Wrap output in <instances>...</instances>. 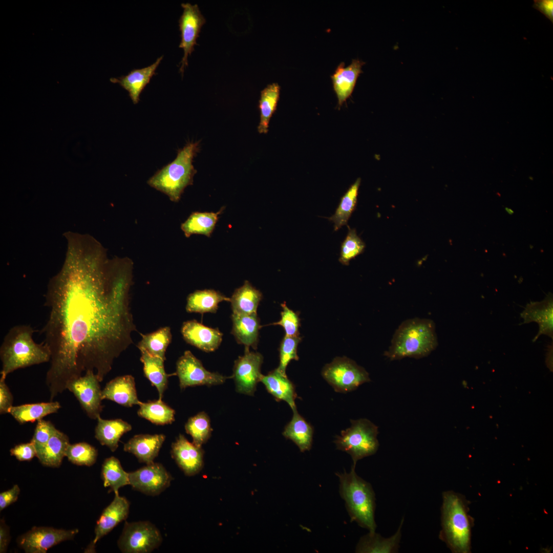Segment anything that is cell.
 I'll list each match as a JSON object with an SVG mask.
<instances>
[{
  "mask_svg": "<svg viewBox=\"0 0 553 553\" xmlns=\"http://www.w3.org/2000/svg\"><path fill=\"white\" fill-rule=\"evenodd\" d=\"M533 247H534V246H532L531 245H530V248L531 249H532V248H533Z\"/></svg>",
  "mask_w": 553,
  "mask_h": 553,
  "instance_id": "52",
  "label": "cell"
},
{
  "mask_svg": "<svg viewBox=\"0 0 553 553\" xmlns=\"http://www.w3.org/2000/svg\"><path fill=\"white\" fill-rule=\"evenodd\" d=\"M60 270L49 281L43 329L51 353L46 383L53 400L82 372L102 381L136 331L131 307L132 262L108 258L93 237L72 231Z\"/></svg>",
  "mask_w": 553,
  "mask_h": 553,
  "instance_id": "1",
  "label": "cell"
},
{
  "mask_svg": "<svg viewBox=\"0 0 553 553\" xmlns=\"http://www.w3.org/2000/svg\"><path fill=\"white\" fill-rule=\"evenodd\" d=\"M138 415L153 423L164 425L172 423L175 420V411L159 399L139 405Z\"/></svg>",
  "mask_w": 553,
  "mask_h": 553,
  "instance_id": "39",
  "label": "cell"
},
{
  "mask_svg": "<svg viewBox=\"0 0 553 553\" xmlns=\"http://www.w3.org/2000/svg\"><path fill=\"white\" fill-rule=\"evenodd\" d=\"M78 529L66 530L52 527L34 526L17 539L18 546L27 553H45L60 542L72 540Z\"/></svg>",
  "mask_w": 553,
  "mask_h": 553,
  "instance_id": "12",
  "label": "cell"
},
{
  "mask_svg": "<svg viewBox=\"0 0 553 553\" xmlns=\"http://www.w3.org/2000/svg\"><path fill=\"white\" fill-rule=\"evenodd\" d=\"M301 341L300 336L292 337L285 335L283 338L279 349L280 363L277 368L282 374L287 375L286 368L292 360H299L297 349Z\"/></svg>",
  "mask_w": 553,
  "mask_h": 553,
  "instance_id": "43",
  "label": "cell"
},
{
  "mask_svg": "<svg viewBox=\"0 0 553 553\" xmlns=\"http://www.w3.org/2000/svg\"><path fill=\"white\" fill-rule=\"evenodd\" d=\"M227 297L220 292L212 289L197 290L187 296L186 310L188 312L204 313H215L218 304L223 301H229Z\"/></svg>",
  "mask_w": 553,
  "mask_h": 553,
  "instance_id": "31",
  "label": "cell"
},
{
  "mask_svg": "<svg viewBox=\"0 0 553 553\" xmlns=\"http://www.w3.org/2000/svg\"><path fill=\"white\" fill-rule=\"evenodd\" d=\"M336 475L339 481V494L351 521L369 531H375V495L371 484L356 473L353 465L350 472L345 471Z\"/></svg>",
  "mask_w": 553,
  "mask_h": 553,
  "instance_id": "5",
  "label": "cell"
},
{
  "mask_svg": "<svg viewBox=\"0 0 553 553\" xmlns=\"http://www.w3.org/2000/svg\"><path fill=\"white\" fill-rule=\"evenodd\" d=\"M348 228L347 235L341 245L339 258V262L345 265H348L352 259L361 254L366 247L365 243L357 235L356 230Z\"/></svg>",
  "mask_w": 553,
  "mask_h": 553,
  "instance_id": "42",
  "label": "cell"
},
{
  "mask_svg": "<svg viewBox=\"0 0 553 553\" xmlns=\"http://www.w3.org/2000/svg\"><path fill=\"white\" fill-rule=\"evenodd\" d=\"M101 477L104 487L110 491L118 492L120 487L130 485L129 473L125 472L118 459L114 456L106 458L101 467Z\"/></svg>",
  "mask_w": 553,
  "mask_h": 553,
  "instance_id": "35",
  "label": "cell"
},
{
  "mask_svg": "<svg viewBox=\"0 0 553 553\" xmlns=\"http://www.w3.org/2000/svg\"><path fill=\"white\" fill-rule=\"evenodd\" d=\"M162 540L160 530L151 522L125 521L117 545L123 553H148L158 548Z\"/></svg>",
  "mask_w": 553,
  "mask_h": 553,
  "instance_id": "9",
  "label": "cell"
},
{
  "mask_svg": "<svg viewBox=\"0 0 553 553\" xmlns=\"http://www.w3.org/2000/svg\"><path fill=\"white\" fill-rule=\"evenodd\" d=\"M485 251L486 252H487V250H485Z\"/></svg>",
  "mask_w": 553,
  "mask_h": 553,
  "instance_id": "53",
  "label": "cell"
},
{
  "mask_svg": "<svg viewBox=\"0 0 553 553\" xmlns=\"http://www.w3.org/2000/svg\"><path fill=\"white\" fill-rule=\"evenodd\" d=\"M260 382L277 401H285L292 411L296 409L295 400L297 395L295 387L287 375L282 374L276 368L266 375H262Z\"/></svg>",
  "mask_w": 553,
  "mask_h": 553,
  "instance_id": "24",
  "label": "cell"
},
{
  "mask_svg": "<svg viewBox=\"0 0 553 553\" xmlns=\"http://www.w3.org/2000/svg\"><path fill=\"white\" fill-rule=\"evenodd\" d=\"M220 212L221 210L217 213L193 212L186 221L182 224L181 229L186 237H189L193 234L210 237L217 222Z\"/></svg>",
  "mask_w": 553,
  "mask_h": 553,
  "instance_id": "38",
  "label": "cell"
},
{
  "mask_svg": "<svg viewBox=\"0 0 553 553\" xmlns=\"http://www.w3.org/2000/svg\"><path fill=\"white\" fill-rule=\"evenodd\" d=\"M282 311L281 312V318L279 322L272 324L274 325L281 326L284 329L285 335L288 336H299V327L300 319L299 313L289 309L285 303L281 304Z\"/></svg>",
  "mask_w": 553,
  "mask_h": 553,
  "instance_id": "44",
  "label": "cell"
},
{
  "mask_svg": "<svg viewBox=\"0 0 553 553\" xmlns=\"http://www.w3.org/2000/svg\"><path fill=\"white\" fill-rule=\"evenodd\" d=\"M99 382L94 372L89 370L84 375L70 382L67 387L77 398L87 415L93 419L100 416L103 408Z\"/></svg>",
  "mask_w": 553,
  "mask_h": 553,
  "instance_id": "13",
  "label": "cell"
},
{
  "mask_svg": "<svg viewBox=\"0 0 553 553\" xmlns=\"http://www.w3.org/2000/svg\"><path fill=\"white\" fill-rule=\"evenodd\" d=\"M505 210L509 215H513L514 213V211L511 208H508V207H505Z\"/></svg>",
  "mask_w": 553,
  "mask_h": 553,
  "instance_id": "51",
  "label": "cell"
},
{
  "mask_svg": "<svg viewBox=\"0 0 553 553\" xmlns=\"http://www.w3.org/2000/svg\"><path fill=\"white\" fill-rule=\"evenodd\" d=\"M523 319V324L534 322L539 325L538 334L533 339L536 341L542 334L546 335L552 338L553 336V298L549 293L541 302H531L527 304L521 313Z\"/></svg>",
  "mask_w": 553,
  "mask_h": 553,
  "instance_id": "19",
  "label": "cell"
},
{
  "mask_svg": "<svg viewBox=\"0 0 553 553\" xmlns=\"http://www.w3.org/2000/svg\"><path fill=\"white\" fill-rule=\"evenodd\" d=\"M140 334L142 338L137 346L140 351L165 360L166 350L172 338L170 327L165 326L152 333Z\"/></svg>",
  "mask_w": 553,
  "mask_h": 553,
  "instance_id": "34",
  "label": "cell"
},
{
  "mask_svg": "<svg viewBox=\"0 0 553 553\" xmlns=\"http://www.w3.org/2000/svg\"><path fill=\"white\" fill-rule=\"evenodd\" d=\"M11 456H14L20 461H29L35 456L36 457V450L32 442L21 443L15 445L10 450Z\"/></svg>",
  "mask_w": 553,
  "mask_h": 553,
  "instance_id": "46",
  "label": "cell"
},
{
  "mask_svg": "<svg viewBox=\"0 0 553 553\" xmlns=\"http://www.w3.org/2000/svg\"><path fill=\"white\" fill-rule=\"evenodd\" d=\"M438 345L434 322L427 318L404 321L396 330L384 355L390 360L428 356Z\"/></svg>",
  "mask_w": 553,
  "mask_h": 553,
  "instance_id": "3",
  "label": "cell"
},
{
  "mask_svg": "<svg viewBox=\"0 0 553 553\" xmlns=\"http://www.w3.org/2000/svg\"><path fill=\"white\" fill-rule=\"evenodd\" d=\"M533 7L543 13L553 23V1L534 0Z\"/></svg>",
  "mask_w": 553,
  "mask_h": 553,
  "instance_id": "49",
  "label": "cell"
},
{
  "mask_svg": "<svg viewBox=\"0 0 553 553\" xmlns=\"http://www.w3.org/2000/svg\"><path fill=\"white\" fill-rule=\"evenodd\" d=\"M69 444L68 436L56 429L45 446L37 452L36 457L43 465L58 467L66 457Z\"/></svg>",
  "mask_w": 553,
  "mask_h": 553,
  "instance_id": "29",
  "label": "cell"
},
{
  "mask_svg": "<svg viewBox=\"0 0 553 553\" xmlns=\"http://www.w3.org/2000/svg\"><path fill=\"white\" fill-rule=\"evenodd\" d=\"M181 332L186 343L206 352L216 350L222 340L223 334L218 328L207 327L195 320L184 322Z\"/></svg>",
  "mask_w": 553,
  "mask_h": 553,
  "instance_id": "16",
  "label": "cell"
},
{
  "mask_svg": "<svg viewBox=\"0 0 553 553\" xmlns=\"http://www.w3.org/2000/svg\"><path fill=\"white\" fill-rule=\"evenodd\" d=\"M129 475L130 485L133 489L153 496L166 490L173 480L162 464L154 462L129 473Z\"/></svg>",
  "mask_w": 553,
  "mask_h": 553,
  "instance_id": "14",
  "label": "cell"
},
{
  "mask_svg": "<svg viewBox=\"0 0 553 553\" xmlns=\"http://www.w3.org/2000/svg\"><path fill=\"white\" fill-rule=\"evenodd\" d=\"M10 536L9 529L6 524L4 519H1L0 522V552H7L8 544L10 542Z\"/></svg>",
  "mask_w": 553,
  "mask_h": 553,
  "instance_id": "50",
  "label": "cell"
},
{
  "mask_svg": "<svg viewBox=\"0 0 553 553\" xmlns=\"http://www.w3.org/2000/svg\"><path fill=\"white\" fill-rule=\"evenodd\" d=\"M323 378L337 392L347 393L371 381L368 372L354 360L336 357L324 367Z\"/></svg>",
  "mask_w": 553,
  "mask_h": 553,
  "instance_id": "8",
  "label": "cell"
},
{
  "mask_svg": "<svg viewBox=\"0 0 553 553\" xmlns=\"http://www.w3.org/2000/svg\"><path fill=\"white\" fill-rule=\"evenodd\" d=\"M232 329L231 333L237 342L244 345L245 348L250 347L256 349L259 339V331L261 327L260 319L257 313L240 314L232 313L231 315Z\"/></svg>",
  "mask_w": 553,
  "mask_h": 553,
  "instance_id": "25",
  "label": "cell"
},
{
  "mask_svg": "<svg viewBox=\"0 0 553 553\" xmlns=\"http://www.w3.org/2000/svg\"><path fill=\"white\" fill-rule=\"evenodd\" d=\"M351 426L342 431L334 442L336 449L349 454L353 465L365 457L374 455L379 447L378 427L366 418L351 420Z\"/></svg>",
  "mask_w": 553,
  "mask_h": 553,
  "instance_id": "7",
  "label": "cell"
},
{
  "mask_svg": "<svg viewBox=\"0 0 553 553\" xmlns=\"http://www.w3.org/2000/svg\"><path fill=\"white\" fill-rule=\"evenodd\" d=\"M6 377L1 376L0 378V413L4 414L9 413V410L13 406V396L5 382Z\"/></svg>",
  "mask_w": 553,
  "mask_h": 553,
  "instance_id": "47",
  "label": "cell"
},
{
  "mask_svg": "<svg viewBox=\"0 0 553 553\" xmlns=\"http://www.w3.org/2000/svg\"><path fill=\"white\" fill-rule=\"evenodd\" d=\"M20 493V488L17 485H14L13 487L0 494V511L15 502L18 499Z\"/></svg>",
  "mask_w": 553,
  "mask_h": 553,
  "instance_id": "48",
  "label": "cell"
},
{
  "mask_svg": "<svg viewBox=\"0 0 553 553\" xmlns=\"http://www.w3.org/2000/svg\"><path fill=\"white\" fill-rule=\"evenodd\" d=\"M402 519L396 532L389 538H384L375 531H369L358 542L355 549L357 553H394L398 551L401 537Z\"/></svg>",
  "mask_w": 553,
  "mask_h": 553,
  "instance_id": "26",
  "label": "cell"
},
{
  "mask_svg": "<svg viewBox=\"0 0 553 553\" xmlns=\"http://www.w3.org/2000/svg\"><path fill=\"white\" fill-rule=\"evenodd\" d=\"M95 430L96 439L102 445L108 447L115 452L118 447L121 436L132 430V426L121 419H103L99 416Z\"/></svg>",
  "mask_w": 553,
  "mask_h": 553,
  "instance_id": "27",
  "label": "cell"
},
{
  "mask_svg": "<svg viewBox=\"0 0 553 553\" xmlns=\"http://www.w3.org/2000/svg\"><path fill=\"white\" fill-rule=\"evenodd\" d=\"M102 399L126 407L141 402L137 397L134 377L131 375L118 376L108 382L102 391Z\"/></svg>",
  "mask_w": 553,
  "mask_h": 553,
  "instance_id": "22",
  "label": "cell"
},
{
  "mask_svg": "<svg viewBox=\"0 0 553 553\" xmlns=\"http://www.w3.org/2000/svg\"><path fill=\"white\" fill-rule=\"evenodd\" d=\"M140 360L143 364L145 376L155 386L159 393V399H162L167 388L168 377L164 367V360L154 356L145 351H140Z\"/></svg>",
  "mask_w": 553,
  "mask_h": 553,
  "instance_id": "33",
  "label": "cell"
},
{
  "mask_svg": "<svg viewBox=\"0 0 553 553\" xmlns=\"http://www.w3.org/2000/svg\"><path fill=\"white\" fill-rule=\"evenodd\" d=\"M198 150V142L188 143L178 151L175 160L158 171L147 183L166 194L171 200L178 201L184 188L193 183L196 173L193 160Z\"/></svg>",
  "mask_w": 553,
  "mask_h": 553,
  "instance_id": "6",
  "label": "cell"
},
{
  "mask_svg": "<svg viewBox=\"0 0 553 553\" xmlns=\"http://www.w3.org/2000/svg\"><path fill=\"white\" fill-rule=\"evenodd\" d=\"M165 438L162 434L136 435L124 443L123 450L135 455L139 462L150 464L158 455Z\"/></svg>",
  "mask_w": 553,
  "mask_h": 553,
  "instance_id": "23",
  "label": "cell"
},
{
  "mask_svg": "<svg viewBox=\"0 0 553 553\" xmlns=\"http://www.w3.org/2000/svg\"><path fill=\"white\" fill-rule=\"evenodd\" d=\"M280 87L278 83L268 84L261 92L259 100L260 121L258 127L260 134H266L270 119L275 112L279 99Z\"/></svg>",
  "mask_w": 553,
  "mask_h": 553,
  "instance_id": "36",
  "label": "cell"
},
{
  "mask_svg": "<svg viewBox=\"0 0 553 553\" xmlns=\"http://www.w3.org/2000/svg\"><path fill=\"white\" fill-rule=\"evenodd\" d=\"M183 12L179 19L181 32V41L179 47L183 50V56L180 62L179 72L183 76L184 69L188 66V57L194 50L197 39L206 19L197 4L182 3Z\"/></svg>",
  "mask_w": 553,
  "mask_h": 553,
  "instance_id": "11",
  "label": "cell"
},
{
  "mask_svg": "<svg viewBox=\"0 0 553 553\" xmlns=\"http://www.w3.org/2000/svg\"><path fill=\"white\" fill-rule=\"evenodd\" d=\"M181 389L188 387L218 385L224 383L228 377L207 371L201 361L189 350L184 352L176 363V372Z\"/></svg>",
  "mask_w": 553,
  "mask_h": 553,
  "instance_id": "10",
  "label": "cell"
},
{
  "mask_svg": "<svg viewBox=\"0 0 553 553\" xmlns=\"http://www.w3.org/2000/svg\"><path fill=\"white\" fill-rule=\"evenodd\" d=\"M469 511L464 496L452 491L443 493L439 537L452 552H470L473 520Z\"/></svg>",
  "mask_w": 553,
  "mask_h": 553,
  "instance_id": "4",
  "label": "cell"
},
{
  "mask_svg": "<svg viewBox=\"0 0 553 553\" xmlns=\"http://www.w3.org/2000/svg\"><path fill=\"white\" fill-rule=\"evenodd\" d=\"M262 298V293L246 281L243 286L234 291L230 299L232 313H257V308Z\"/></svg>",
  "mask_w": 553,
  "mask_h": 553,
  "instance_id": "30",
  "label": "cell"
},
{
  "mask_svg": "<svg viewBox=\"0 0 553 553\" xmlns=\"http://www.w3.org/2000/svg\"><path fill=\"white\" fill-rule=\"evenodd\" d=\"M364 64L359 59H353L350 65L345 67V63L341 62L332 75L333 89L339 107L352 94Z\"/></svg>",
  "mask_w": 553,
  "mask_h": 553,
  "instance_id": "21",
  "label": "cell"
},
{
  "mask_svg": "<svg viewBox=\"0 0 553 553\" xmlns=\"http://www.w3.org/2000/svg\"><path fill=\"white\" fill-rule=\"evenodd\" d=\"M163 58V55L161 56L147 67L133 69L126 75L110 78V81L114 83H118L127 91L133 103L136 104L140 100L141 93L152 77L156 74V70Z\"/></svg>",
  "mask_w": 553,
  "mask_h": 553,
  "instance_id": "20",
  "label": "cell"
},
{
  "mask_svg": "<svg viewBox=\"0 0 553 553\" xmlns=\"http://www.w3.org/2000/svg\"><path fill=\"white\" fill-rule=\"evenodd\" d=\"M129 511V501L125 497L119 496L118 492L115 493L113 500L103 509L96 522L92 546L120 522L125 520Z\"/></svg>",
  "mask_w": 553,
  "mask_h": 553,
  "instance_id": "18",
  "label": "cell"
},
{
  "mask_svg": "<svg viewBox=\"0 0 553 553\" xmlns=\"http://www.w3.org/2000/svg\"><path fill=\"white\" fill-rule=\"evenodd\" d=\"M56 430V429L51 422L42 419L37 421L33 437L30 441L34 444L36 452L45 446Z\"/></svg>",
  "mask_w": 553,
  "mask_h": 553,
  "instance_id": "45",
  "label": "cell"
},
{
  "mask_svg": "<svg viewBox=\"0 0 553 553\" xmlns=\"http://www.w3.org/2000/svg\"><path fill=\"white\" fill-rule=\"evenodd\" d=\"M185 429L192 436L193 443L199 447L207 441L212 430L209 416L203 411L190 417L185 425Z\"/></svg>",
  "mask_w": 553,
  "mask_h": 553,
  "instance_id": "40",
  "label": "cell"
},
{
  "mask_svg": "<svg viewBox=\"0 0 553 553\" xmlns=\"http://www.w3.org/2000/svg\"><path fill=\"white\" fill-rule=\"evenodd\" d=\"M292 411V418L285 426L283 435L292 441L301 452L309 451L312 444L313 429L296 409Z\"/></svg>",
  "mask_w": 553,
  "mask_h": 553,
  "instance_id": "28",
  "label": "cell"
},
{
  "mask_svg": "<svg viewBox=\"0 0 553 553\" xmlns=\"http://www.w3.org/2000/svg\"><path fill=\"white\" fill-rule=\"evenodd\" d=\"M61 406L58 401L39 402L12 406L9 413L19 423L33 422L45 416L56 413Z\"/></svg>",
  "mask_w": 553,
  "mask_h": 553,
  "instance_id": "32",
  "label": "cell"
},
{
  "mask_svg": "<svg viewBox=\"0 0 553 553\" xmlns=\"http://www.w3.org/2000/svg\"><path fill=\"white\" fill-rule=\"evenodd\" d=\"M172 457L179 467L188 476H193L201 470L203 464V451L201 447L190 442L180 434L172 444Z\"/></svg>",
  "mask_w": 553,
  "mask_h": 553,
  "instance_id": "17",
  "label": "cell"
},
{
  "mask_svg": "<svg viewBox=\"0 0 553 553\" xmlns=\"http://www.w3.org/2000/svg\"><path fill=\"white\" fill-rule=\"evenodd\" d=\"M263 361L261 354L245 348L244 354L235 361L232 377L238 392L253 395L257 385L260 382L263 375L261 372Z\"/></svg>",
  "mask_w": 553,
  "mask_h": 553,
  "instance_id": "15",
  "label": "cell"
},
{
  "mask_svg": "<svg viewBox=\"0 0 553 553\" xmlns=\"http://www.w3.org/2000/svg\"><path fill=\"white\" fill-rule=\"evenodd\" d=\"M360 182V178H358L349 187L342 198L335 213L328 218L329 220L334 223L335 231L347 225L349 218L355 209Z\"/></svg>",
  "mask_w": 553,
  "mask_h": 553,
  "instance_id": "37",
  "label": "cell"
},
{
  "mask_svg": "<svg viewBox=\"0 0 553 553\" xmlns=\"http://www.w3.org/2000/svg\"><path fill=\"white\" fill-rule=\"evenodd\" d=\"M33 332V328L27 325H18L10 329L0 348L2 376L6 378L8 374L18 369L50 360L49 348L44 343H35Z\"/></svg>",
  "mask_w": 553,
  "mask_h": 553,
  "instance_id": "2",
  "label": "cell"
},
{
  "mask_svg": "<svg viewBox=\"0 0 553 553\" xmlns=\"http://www.w3.org/2000/svg\"><path fill=\"white\" fill-rule=\"evenodd\" d=\"M98 452L90 444L82 442L69 445L66 457L69 461L77 465L90 466L96 461Z\"/></svg>",
  "mask_w": 553,
  "mask_h": 553,
  "instance_id": "41",
  "label": "cell"
}]
</instances>
